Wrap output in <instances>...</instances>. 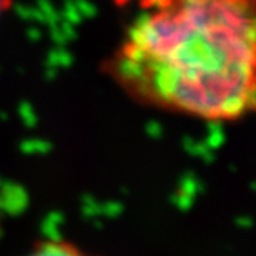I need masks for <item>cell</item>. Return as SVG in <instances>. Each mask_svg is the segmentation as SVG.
Instances as JSON below:
<instances>
[{"label": "cell", "mask_w": 256, "mask_h": 256, "mask_svg": "<svg viewBox=\"0 0 256 256\" xmlns=\"http://www.w3.org/2000/svg\"><path fill=\"white\" fill-rule=\"evenodd\" d=\"M22 256H98L85 248L78 246L74 242L68 240H58V238H47L40 240Z\"/></svg>", "instance_id": "2"}, {"label": "cell", "mask_w": 256, "mask_h": 256, "mask_svg": "<svg viewBox=\"0 0 256 256\" xmlns=\"http://www.w3.org/2000/svg\"><path fill=\"white\" fill-rule=\"evenodd\" d=\"M114 72L152 105L203 120L256 108V0H172L135 24Z\"/></svg>", "instance_id": "1"}, {"label": "cell", "mask_w": 256, "mask_h": 256, "mask_svg": "<svg viewBox=\"0 0 256 256\" xmlns=\"http://www.w3.org/2000/svg\"><path fill=\"white\" fill-rule=\"evenodd\" d=\"M7 7H8V0H0V17H2V14L5 12Z\"/></svg>", "instance_id": "4"}, {"label": "cell", "mask_w": 256, "mask_h": 256, "mask_svg": "<svg viewBox=\"0 0 256 256\" xmlns=\"http://www.w3.org/2000/svg\"><path fill=\"white\" fill-rule=\"evenodd\" d=\"M168 2H172V0H140V4H143L145 7L148 8H156V7H162V5H165Z\"/></svg>", "instance_id": "3"}]
</instances>
